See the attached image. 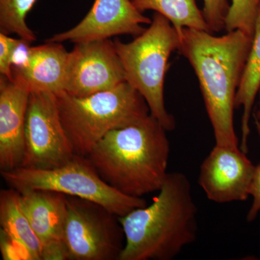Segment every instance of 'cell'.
I'll use <instances>...</instances> for the list:
<instances>
[{"instance_id":"1","label":"cell","mask_w":260,"mask_h":260,"mask_svg":"<svg viewBox=\"0 0 260 260\" xmlns=\"http://www.w3.org/2000/svg\"><path fill=\"white\" fill-rule=\"evenodd\" d=\"M253 37L242 30L215 37L205 30L184 28L179 53L187 59L199 80L215 145L237 148L234 112Z\"/></svg>"},{"instance_id":"2","label":"cell","mask_w":260,"mask_h":260,"mask_svg":"<svg viewBox=\"0 0 260 260\" xmlns=\"http://www.w3.org/2000/svg\"><path fill=\"white\" fill-rule=\"evenodd\" d=\"M198 208L190 181L168 174L153 203L119 217L125 246L119 260H172L198 236Z\"/></svg>"},{"instance_id":"3","label":"cell","mask_w":260,"mask_h":260,"mask_svg":"<svg viewBox=\"0 0 260 260\" xmlns=\"http://www.w3.org/2000/svg\"><path fill=\"white\" fill-rule=\"evenodd\" d=\"M167 132L150 114L109 132L87 158L109 185L127 196L143 198L160 190L169 174Z\"/></svg>"},{"instance_id":"4","label":"cell","mask_w":260,"mask_h":260,"mask_svg":"<svg viewBox=\"0 0 260 260\" xmlns=\"http://www.w3.org/2000/svg\"><path fill=\"white\" fill-rule=\"evenodd\" d=\"M59 115L75 155L87 157L112 130L134 124L150 114L148 104L127 82L85 97L56 94Z\"/></svg>"},{"instance_id":"5","label":"cell","mask_w":260,"mask_h":260,"mask_svg":"<svg viewBox=\"0 0 260 260\" xmlns=\"http://www.w3.org/2000/svg\"><path fill=\"white\" fill-rule=\"evenodd\" d=\"M125 72L126 82L139 92L148 104L150 114L167 132L175 129L174 116L166 109L164 81L169 56L180 46V36L171 22L160 13L133 42H114Z\"/></svg>"},{"instance_id":"6","label":"cell","mask_w":260,"mask_h":260,"mask_svg":"<svg viewBox=\"0 0 260 260\" xmlns=\"http://www.w3.org/2000/svg\"><path fill=\"white\" fill-rule=\"evenodd\" d=\"M5 182L15 190L56 191L99 203L117 216L147 205L143 198L122 194L98 174L87 157L75 155L60 167L49 169L18 167L1 171Z\"/></svg>"},{"instance_id":"7","label":"cell","mask_w":260,"mask_h":260,"mask_svg":"<svg viewBox=\"0 0 260 260\" xmlns=\"http://www.w3.org/2000/svg\"><path fill=\"white\" fill-rule=\"evenodd\" d=\"M68 259L119 260L125 236L119 216L90 200L66 195Z\"/></svg>"},{"instance_id":"8","label":"cell","mask_w":260,"mask_h":260,"mask_svg":"<svg viewBox=\"0 0 260 260\" xmlns=\"http://www.w3.org/2000/svg\"><path fill=\"white\" fill-rule=\"evenodd\" d=\"M75 155L61 121L56 94L30 91L22 167L53 169L66 164Z\"/></svg>"},{"instance_id":"9","label":"cell","mask_w":260,"mask_h":260,"mask_svg":"<svg viewBox=\"0 0 260 260\" xmlns=\"http://www.w3.org/2000/svg\"><path fill=\"white\" fill-rule=\"evenodd\" d=\"M126 82L125 72L110 39L75 44L69 52L64 92L85 97Z\"/></svg>"},{"instance_id":"10","label":"cell","mask_w":260,"mask_h":260,"mask_svg":"<svg viewBox=\"0 0 260 260\" xmlns=\"http://www.w3.org/2000/svg\"><path fill=\"white\" fill-rule=\"evenodd\" d=\"M240 148L215 145L202 162L198 183L216 203L246 201L255 168Z\"/></svg>"},{"instance_id":"11","label":"cell","mask_w":260,"mask_h":260,"mask_svg":"<svg viewBox=\"0 0 260 260\" xmlns=\"http://www.w3.org/2000/svg\"><path fill=\"white\" fill-rule=\"evenodd\" d=\"M152 20L135 8L133 0H95L88 14L74 28L59 32L47 42L78 44L105 40L120 35L137 37Z\"/></svg>"},{"instance_id":"12","label":"cell","mask_w":260,"mask_h":260,"mask_svg":"<svg viewBox=\"0 0 260 260\" xmlns=\"http://www.w3.org/2000/svg\"><path fill=\"white\" fill-rule=\"evenodd\" d=\"M20 194L22 209L42 243V259H68L64 244L66 195L47 190Z\"/></svg>"},{"instance_id":"13","label":"cell","mask_w":260,"mask_h":260,"mask_svg":"<svg viewBox=\"0 0 260 260\" xmlns=\"http://www.w3.org/2000/svg\"><path fill=\"white\" fill-rule=\"evenodd\" d=\"M30 90L23 84L0 76V169L23 165L25 128Z\"/></svg>"},{"instance_id":"14","label":"cell","mask_w":260,"mask_h":260,"mask_svg":"<svg viewBox=\"0 0 260 260\" xmlns=\"http://www.w3.org/2000/svg\"><path fill=\"white\" fill-rule=\"evenodd\" d=\"M68 55L61 43L47 42L28 47L23 60L13 65V80L30 91L61 93L64 91Z\"/></svg>"},{"instance_id":"15","label":"cell","mask_w":260,"mask_h":260,"mask_svg":"<svg viewBox=\"0 0 260 260\" xmlns=\"http://www.w3.org/2000/svg\"><path fill=\"white\" fill-rule=\"evenodd\" d=\"M0 224L2 230L28 249L34 260L42 259V243L22 209L20 192L13 188L0 191Z\"/></svg>"},{"instance_id":"16","label":"cell","mask_w":260,"mask_h":260,"mask_svg":"<svg viewBox=\"0 0 260 260\" xmlns=\"http://www.w3.org/2000/svg\"><path fill=\"white\" fill-rule=\"evenodd\" d=\"M260 90V6L256 16L252 46L248 56L240 85L237 92L235 108L243 107L242 141L240 148L248 153V138L250 133L249 119L256 95Z\"/></svg>"},{"instance_id":"17","label":"cell","mask_w":260,"mask_h":260,"mask_svg":"<svg viewBox=\"0 0 260 260\" xmlns=\"http://www.w3.org/2000/svg\"><path fill=\"white\" fill-rule=\"evenodd\" d=\"M141 13L154 10L167 18L179 36L184 28L211 32L197 0H133Z\"/></svg>"},{"instance_id":"18","label":"cell","mask_w":260,"mask_h":260,"mask_svg":"<svg viewBox=\"0 0 260 260\" xmlns=\"http://www.w3.org/2000/svg\"><path fill=\"white\" fill-rule=\"evenodd\" d=\"M37 0H0V32L16 34L25 44L37 39L26 23L27 15Z\"/></svg>"},{"instance_id":"19","label":"cell","mask_w":260,"mask_h":260,"mask_svg":"<svg viewBox=\"0 0 260 260\" xmlns=\"http://www.w3.org/2000/svg\"><path fill=\"white\" fill-rule=\"evenodd\" d=\"M260 0H232L225 19L228 32L242 30L254 37Z\"/></svg>"},{"instance_id":"20","label":"cell","mask_w":260,"mask_h":260,"mask_svg":"<svg viewBox=\"0 0 260 260\" xmlns=\"http://www.w3.org/2000/svg\"><path fill=\"white\" fill-rule=\"evenodd\" d=\"M203 14L211 32L225 29V19L231 5L228 0H203Z\"/></svg>"},{"instance_id":"21","label":"cell","mask_w":260,"mask_h":260,"mask_svg":"<svg viewBox=\"0 0 260 260\" xmlns=\"http://www.w3.org/2000/svg\"><path fill=\"white\" fill-rule=\"evenodd\" d=\"M0 32V74L13 80L12 68L17 51L24 42L22 39H14Z\"/></svg>"},{"instance_id":"22","label":"cell","mask_w":260,"mask_h":260,"mask_svg":"<svg viewBox=\"0 0 260 260\" xmlns=\"http://www.w3.org/2000/svg\"><path fill=\"white\" fill-rule=\"evenodd\" d=\"M0 249L5 260H34L28 249L22 243L9 237L1 229Z\"/></svg>"},{"instance_id":"23","label":"cell","mask_w":260,"mask_h":260,"mask_svg":"<svg viewBox=\"0 0 260 260\" xmlns=\"http://www.w3.org/2000/svg\"><path fill=\"white\" fill-rule=\"evenodd\" d=\"M257 132L260 138V130L257 129ZM249 195L252 197L253 202L246 215V220L248 222H252L255 220L260 211V162L255 168L254 177L249 189Z\"/></svg>"},{"instance_id":"24","label":"cell","mask_w":260,"mask_h":260,"mask_svg":"<svg viewBox=\"0 0 260 260\" xmlns=\"http://www.w3.org/2000/svg\"><path fill=\"white\" fill-rule=\"evenodd\" d=\"M259 109L256 111L255 115H254V119H255L256 129L260 130V90L259 91Z\"/></svg>"}]
</instances>
